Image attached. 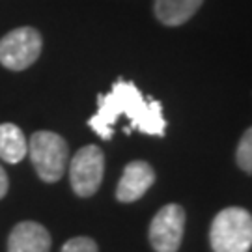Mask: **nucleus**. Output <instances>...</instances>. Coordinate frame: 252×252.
<instances>
[{
    "mask_svg": "<svg viewBox=\"0 0 252 252\" xmlns=\"http://www.w3.org/2000/svg\"><path fill=\"white\" fill-rule=\"evenodd\" d=\"M155 181V172L146 161H131L124 168L122 180L116 187V198L124 204L142 198Z\"/></svg>",
    "mask_w": 252,
    "mask_h": 252,
    "instance_id": "obj_7",
    "label": "nucleus"
},
{
    "mask_svg": "<svg viewBox=\"0 0 252 252\" xmlns=\"http://www.w3.org/2000/svg\"><path fill=\"white\" fill-rule=\"evenodd\" d=\"M8 187H9L8 174H6V170L0 166V198H4V196H6V192H8Z\"/></svg>",
    "mask_w": 252,
    "mask_h": 252,
    "instance_id": "obj_13",
    "label": "nucleus"
},
{
    "mask_svg": "<svg viewBox=\"0 0 252 252\" xmlns=\"http://www.w3.org/2000/svg\"><path fill=\"white\" fill-rule=\"evenodd\" d=\"M204 0H155V15L166 27H180L200 9Z\"/></svg>",
    "mask_w": 252,
    "mask_h": 252,
    "instance_id": "obj_9",
    "label": "nucleus"
},
{
    "mask_svg": "<svg viewBox=\"0 0 252 252\" xmlns=\"http://www.w3.org/2000/svg\"><path fill=\"white\" fill-rule=\"evenodd\" d=\"M235 159L239 168H243L245 172H251L252 174V127H249L245 131V135L239 140L237 146V153H235Z\"/></svg>",
    "mask_w": 252,
    "mask_h": 252,
    "instance_id": "obj_11",
    "label": "nucleus"
},
{
    "mask_svg": "<svg viewBox=\"0 0 252 252\" xmlns=\"http://www.w3.org/2000/svg\"><path fill=\"white\" fill-rule=\"evenodd\" d=\"M122 116L131 124V129L150 136H164L166 120L162 116V105L157 99H146L133 82L116 81L108 94L97 97V112L88 120V126L103 140H110L114 126ZM129 129V131H131Z\"/></svg>",
    "mask_w": 252,
    "mask_h": 252,
    "instance_id": "obj_1",
    "label": "nucleus"
},
{
    "mask_svg": "<svg viewBox=\"0 0 252 252\" xmlns=\"http://www.w3.org/2000/svg\"><path fill=\"white\" fill-rule=\"evenodd\" d=\"M185 230V211L178 204H168L157 211L150 224V243L155 252H178Z\"/></svg>",
    "mask_w": 252,
    "mask_h": 252,
    "instance_id": "obj_6",
    "label": "nucleus"
},
{
    "mask_svg": "<svg viewBox=\"0 0 252 252\" xmlns=\"http://www.w3.org/2000/svg\"><path fill=\"white\" fill-rule=\"evenodd\" d=\"M28 153L37 176L45 183H54L63 176L67 166V142L53 131H37L30 138Z\"/></svg>",
    "mask_w": 252,
    "mask_h": 252,
    "instance_id": "obj_3",
    "label": "nucleus"
},
{
    "mask_svg": "<svg viewBox=\"0 0 252 252\" xmlns=\"http://www.w3.org/2000/svg\"><path fill=\"white\" fill-rule=\"evenodd\" d=\"M105 174V155L97 146H84L75 153L69 162V181L75 190L82 198L95 194L101 187Z\"/></svg>",
    "mask_w": 252,
    "mask_h": 252,
    "instance_id": "obj_5",
    "label": "nucleus"
},
{
    "mask_svg": "<svg viewBox=\"0 0 252 252\" xmlns=\"http://www.w3.org/2000/svg\"><path fill=\"white\" fill-rule=\"evenodd\" d=\"M60 252H97V245L90 237H73L63 245Z\"/></svg>",
    "mask_w": 252,
    "mask_h": 252,
    "instance_id": "obj_12",
    "label": "nucleus"
},
{
    "mask_svg": "<svg viewBox=\"0 0 252 252\" xmlns=\"http://www.w3.org/2000/svg\"><path fill=\"white\" fill-rule=\"evenodd\" d=\"M213 252H249L252 247V215L243 207H226L211 222Z\"/></svg>",
    "mask_w": 252,
    "mask_h": 252,
    "instance_id": "obj_2",
    "label": "nucleus"
},
{
    "mask_svg": "<svg viewBox=\"0 0 252 252\" xmlns=\"http://www.w3.org/2000/svg\"><path fill=\"white\" fill-rule=\"evenodd\" d=\"M43 39L32 27H21L0 39V63L11 71H23L41 54Z\"/></svg>",
    "mask_w": 252,
    "mask_h": 252,
    "instance_id": "obj_4",
    "label": "nucleus"
},
{
    "mask_svg": "<svg viewBox=\"0 0 252 252\" xmlns=\"http://www.w3.org/2000/svg\"><path fill=\"white\" fill-rule=\"evenodd\" d=\"M28 155V142L25 133L15 124H0V159L15 164Z\"/></svg>",
    "mask_w": 252,
    "mask_h": 252,
    "instance_id": "obj_10",
    "label": "nucleus"
},
{
    "mask_svg": "<svg viewBox=\"0 0 252 252\" xmlns=\"http://www.w3.org/2000/svg\"><path fill=\"white\" fill-rule=\"evenodd\" d=\"M51 235L45 228L32 220L19 222L8 237V252H49Z\"/></svg>",
    "mask_w": 252,
    "mask_h": 252,
    "instance_id": "obj_8",
    "label": "nucleus"
}]
</instances>
